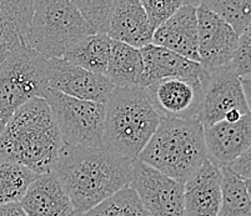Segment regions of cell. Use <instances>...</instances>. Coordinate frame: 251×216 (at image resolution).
I'll return each instance as SVG.
<instances>
[{
    "label": "cell",
    "instance_id": "cell-1",
    "mask_svg": "<svg viewBox=\"0 0 251 216\" xmlns=\"http://www.w3.org/2000/svg\"><path fill=\"white\" fill-rule=\"evenodd\" d=\"M54 174L72 200L75 211L84 214L129 188L133 160L101 149L63 145Z\"/></svg>",
    "mask_w": 251,
    "mask_h": 216
},
{
    "label": "cell",
    "instance_id": "cell-2",
    "mask_svg": "<svg viewBox=\"0 0 251 216\" xmlns=\"http://www.w3.org/2000/svg\"><path fill=\"white\" fill-rule=\"evenodd\" d=\"M63 139L44 97H31L0 135V160L19 164L36 175L54 172Z\"/></svg>",
    "mask_w": 251,
    "mask_h": 216
},
{
    "label": "cell",
    "instance_id": "cell-3",
    "mask_svg": "<svg viewBox=\"0 0 251 216\" xmlns=\"http://www.w3.org/2000/svg\"><path fill=\"white\" fill-rule=\"evenodd\" d=\"M161 121L145 88L115 86L106 103L102 144L106 150L135 160Z\"/></svg>",
    "mask_w": 251,
    "mask_h": 216
},
{
    "label": "cell",
    "instance_id": "cell-4",
    "mask_svg": "<svg viewBox=\"0 0 251 216\" xmlns=\"http://www.w3.org/2000/svg\"><path fill=\"white\" fill-rule=\"evenodd\" d=\"M138 159L185 184L207 160L204 126L198 120L163 119Z\"/></svg>",
    "mask_w": 251,
    "mask_h": 216
},
{
    "label": "cell",
    "instance_id": "cell-5",
    "mask_svg": "<svg viewBox=\"0 0 251 216\" xmlns=\"http://www.w3.org/2000/svg\"><path fill=\"white\" fill-rule=\"evenodd\" d=\"M88 35H93L74 1L39 0L34 1L25 47L45 59H61L67 50Z\"/></svg>",
    "mask_w": 251,
    "mask_h": 216
},
{
    "label": "cell",
    "instance_id": "cell-6",
    "mask_svg": "<svg viewBox=\"0 0 251 216\" xmlns=\"http://www.w3.org/2000/svg\"><path fill=\"white\" fill-rule=\"evenodd\" d=\"M47 59L25 45L10 50L0 72V135L17 110L48 89Z\"/></svg>",
    "mask_w": 251,
    "mask_h": 216
},
{
    "label": "cell",
    "instance_id": "cell-7",
    "mask_svg": "<svg viewBox=\"0 0 251 216\" xmlns=\"http://www.w3.org/2000/svg\"><path fill=\"white\" fill-rule=\"evenodd\" d=\"M43 97L51 109L64 144L90 149L104 147L105 104L67 96L50 88Z\"/></svg>",
    "mask_w": 251,
    "mask_h": 216
},
{
    "label": "cell",
    "instance_id": "cell-8",
    "mask_svg": "<svg viewBox=\"0 0 251 216\" xmlns=\"http://www.w3.org/2000/svg\"><path fill=\"white\" fill-rule=\"evenodd\" d=\"M130 189L151 216H186L184 184L161 174L139 159L133 160Z\"/></svg>",
    "mask_w": 251,
    "mask_h": 216
},
{
    "label": "cell",
    "instance_id": "cell-9",
    "mask_svg": "<svg viewBox=\"0 0 251 216\" xmlns=\"http://www.w3.org/2000/svg\"><path fill=\"white\" fill-rule=\"evenodd\" d=\"M207 75L204 79H163L145 88V90L163 119L198 120Z\"/></svg>",
    "mask_w": 251,
    "mask_h": 216
},
{
    "label": "cell",
    "instance_id": "cell-10",
    "mask_svg": "<svg viewBox=\"0 0 251 216\" xmlns=\"http://www.w3.org/2000/svg\"><path fill=\"white\" fill-rule=\"evenodd\" d=\"M234 111L243 115L249 114L240 78L230 65L211 70L204 84V97L198 121L207 128L224 121Z\"/></svg>",
    "mask_w": 251,
    "mask_h": 216
},
{
    "label": "cell",
    "instance_id": "cell-11",
    "mask_svg": "<svg viewBox=\"0 0 251 216\" xmlns=\"http://www.w3.org/2000/svg\"><path fill=\"white\" fill-rule=\"evenodd\" d=\"M45 76L48 88L52 90L75 99L105 105L115 88L106 75L88 72L64 59H47Z\"/></svg>",
    "mask_w": 251,
    "mask_h": 216
},
{
    "label": "cell",
    "instance_id": "cell-12",
    "mask_svg": "<svg viewBox=\"0 0 251 216\" xmlns=\"http://www.w3.org/2000/svg\"><path fill=\"white\" fill-rule=\"evenodd\" d=\"M198 17V53L200 64L207 72L231 64L239 44V35L226 23L199 3Z\"/></svg>",
    "mask_w": 251,
    "mask_h": 216
},
{
    "label": "cell",
    "instance_id": "cell-13",
    "mask_svg": "<svg viewBox=\"0 0 251 216\" xmlns=\"http://www.w3.org/2000/svg\"><path fill=\"white\" fill-rule=\"evenodd\" d=\"M199 1H186L173 17L152 34L151 44L174 51L177 55L200 63L198 53V17Z\"/></svg>",
    "mask_w": 251,
    "mask_h": 216
},
{
    "label": "cell",
    "instance_id": "cell-14",
    "mask_svg": "<svg viewBox=\"0 0 251 216\" xmlns=\"http://www.w3.org/2000/svg\"><path fill=\"white\" fill-rule=\"evenodd\" d=\"M207 160L218 168H226L251 145V114L236 122L220 121L204 128Z\"/></svg>",
    "mask_w": 251,
    "mask_h": 216
},
{
    "label": "cell",
    "instance_id": "cell-15",
    "mask_svg": "<svg viewBox=\"0 0 251 216\" xmlns=\"http://www.w3.org/2000/svg\"><path fill=\"white\" fill-rule=\"evenodd\" d=\"M221 185V169L206 160L184 184L186 216H218L223 197Z\"/></svg>",
    "mask_w": 251,
    "mask_h": 216
},
{
    "label": "cell",
    "instance_id": "cell-16",
    "mask_svg": "<svg viewBox=\"0 0 251 216\" xmlns=\"http://www.w3.org/2000/svg\"><path fill=\"white\" fill-rule=\"evenodd\" d=\"M140 54L144 64L139 85L141 88H148L163 79H204L207 75V70H205L200 63L182 58L165 48L149 44L140 49Z\"/></svg>",
    "mask_w": 251,
    "mask_h": 216
},
{
    "label": "cell",
    "instance_id": "cell-17",
    "mask_svg": "<svg viewBox=\"0 0 251 216\" xmlns=\"http://www.w3.org/2000/svg\"><path fill=\"white\" fill-rule=\"evenodd\" d=\"M19 202L26 216H73L76 213L54 172L38 175Z\"/></svg>",
    "mask_w": 251,
    "mask_h": 216
},
{
    "label": "cell",
    "instance_id": "cell-18",
    "mask_svg": "<svg viewBox=\"0 0 251 216\" xmlns=\"http://www.w3.org/2000/svg\"><path fill=\"white\" fill-rule=\"evenodd\" d=\"M151 26L139 0H116L108 36L135 49L151 44Z\"/></svg>",
    "mask_w": 251,
    "mask_h": 216
},
{
    "label": "cell",
    "instance_id": "cell-19",
    "mask_svg": "<svg viewBox=\"0 0 251 216\" xmlns=\"http://www.w3.org/2000/svg\"><path fill=\"white\" fill-rule=\"evenodd\" d=\"M34 15V1L0 0V47L13 50L25 45Z\"/></svg>",
    "mask_w": 251,
    "mask_h": 216
},
{
    "label": "cell",
    "instance_id": "cell-20",
    "mask_svg": "<svg viewBox=\"0 0 251 216\" xmlns=\"http://www.w3.org/2000/svg\"><path fill=\"white\" fill-rule=\"evenodd\" d=\"M144 64L140 50L124 43L111 40L106 76L116 88L140 85Z\"/></svg>",
    "mask_w": 251,
    "mask_h": 216
},
{
    "label": "cell",
    "instance_id": "cell-21",
    "mask_svg": "<svg viewBox=\"0 0 251 216\" xmlns=\"http://www.w3.org/2000/svg\"><path fill=\"white\" fill-rule=\"evenodd\" d=\"M111 39L108 35L93 34L73 44L61 59L73 65L95 72L106 74Z\"/></svg>",
    "mask_w": 251,
    "mask_h": 216
},
{
    "label": "cell",
    "instance_id": "cell-22",
    "mask_svg": "<svg viewBox=\"0 0 251 216\" xmlns=\"http://www.w3.org/2000/svg\"><path fill=\"white\" fill-rule=\"evenodd\" d=\"M223 197L218 216H251V201L241 177L227 168H221Z\"/></svg>",
    "mask_w": 251,
    "mask_h": 216
},
{
    "label": "cell",
    "instance_id": "cell-23",
    "mask_svg": "<svg viewBox=\"0 0 251 216\" xmlns=\"http://www.w3.org/2000/svg\"><path fill=\"white\" fill-rule=\"evenodd\" d=\"M36 176L19 164L0 160V206L19 202Z\"/></svg>",
    "mask_w": 251,
    "mask_h": 216
},
{
    "label": "cell",
    "instance_id": "cell-24",
    "mask_svg": "<svg viewBox=\"0 0 251 216\" xmlns=\"http://www.w3.org/2000/svg\"><path fill=\"white\" fill-rule=\"evenodd\" d=\"M79 216H151L144 209L133 189L125 188L104 202Z\"/></svg>",
    "mask_w": 251,
    "mask_h": 216
},
{
    "label": "cell",
    "instance_id": "cell-25",
    "mask_svg": "<svg viewBox=\"0 0 251 216\" xmlns=\"http://www.w3.org/2000/svg\"><path fill=\"white\" fill-rule=\"evenodd\" d=\"M200 4L221 18L239 36L251 25V0H215Z\"/></svg>",
    "mask_w": 251,
    "mask_h": 216
},
{
    "label": "cell",
    "instance_id": "cell-26",
    "mask_svg": "<svg viewBox=\"0 0 251 216\" xmlns=\"http://www.w3.org/2000/svg\"><path fill=\"white\" fill-rule=\"evenodd\" d=\"M83 19L89 25L91 33L108 35L110 29L111 15L114 10V0L106 1H81L73 0Z\"/></svg>",
    "mask_w": 251,
    "mask_h": 216
},
{
    "label": "cell",
    "instance_id": "cell-27",
    "mask_svg": "<svg viewBox=\"0 0 251 216\" xmlns=\"http://www.w3.org/2000/svg\"><path fill=\"white\" fill-rule=\"evenodd\" d=\"M143 5L145 14H147L149 24L152 31L156 30L159 26L164 24L166 20L170 19L176 13L177 9L186 4L184 0L179 1H159V0H143L140 1Z\"/></svg>",
    "mask_w": 251,
    "mask_h": 216
},
{
    "label": "cell",
    "instance_id": "cell-28",
    "mask_svg": "<svg viewBox=\"0 0 251 216\" xmlns=\"http://www.w3.org/2000/svg\"><path fill=\"white\" fill-rule=\"evenodd\" d=\"M230 67L239 78L251 76V25L239 36V44Z\"/></svg>",
    "mask_w": 251,
    "mask_h": 216
},
{
    "label": "cell",
    "instance_id": "cell-29",
    "mask_svg": "<svg viewBox=\"0 0 251 216\" xmlns=\"http://www.w3.org/2000/svg\"><path fill=\"white\" fill-rule=\"evenodd\" d=\"M226 168L231 170L235 175L241 177L243 180L251 179V145L248 150H245L239 158L235 159Z\"/></svg>",
    "mask_w": 251,
    "mask_h": 216
},
{
    "label": "cell",
    "instance_id": "cell-30",
    "mask_svg": "<svg viewBox=\"0 0 251 216\" xmlns=\"http://www.w3.org/2000/svg\"><path fill=\"white\" fill-rule=\"evenodd\" d=\"M0 216H26L20 202H11L0 206Z\"/></svg>",
    "mask_w": 251,
    "mask_h": 216
},
{
    "label": "cell",
    "instance_id": "cell-31",
    "mask_svg": "<svg viewBox=\"0 0 251 216\" xmlns=\"http://www.w3.org/2000/svg\"><path fill=\"white\" fill-rule=\"evenodd\" d=\"M240 83L241 86H243V92L244 95H245L249 113L251 114V76H248V78H240Z\"/></svg>",
    "mask_w": 251,
    "mask_h": 216
},
{
    "label": "cell",
    "instance_id": "cell-32",
    "mask_svg": "<svg viewBox=\"0 0 251 216\" xmlns=\"http://www.w3.org/2000/svg\"><path fill=\"white\" fill-rule=\"evenodd\" d=\"M10 50L5 47H0V72H1V68H3L4 63H5L6 58H8Z\"/></svg>",
    "mask_w": 251,
    "mask_h": 216
},
{
    "label": "cell",
    "instance_id": "cell-33",
    "mask_svg": "<svg viewBox=\"0 0 251 216\" xmlns=\"http://www.w3.org/2000/svg\"><path fill=\"white\" fill-rule=\"evenodd\" d=\"M244 184H245L246 192H248V195L249 197H250V201H251V179H249V180H244Z\"/></svg>",
    "mask_w": 251,
    "mask_h": 216
},
{
    "label": "cell",
    "instance_id": "cell-34",
    "mask_svg": "<svg viewBox=\"0 0 251 216\" xmlns=\"http://www.w3.org/2000/svg\"><path fill=\"white\" fill-rule=\"evenodd\" d=\"M73 216H79V214H77V213H75L74 215H73Z\"/></svg>",
    "mask_w": 251,
    "mask_h": 216
}]
</instances>
